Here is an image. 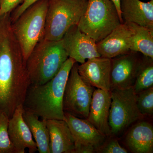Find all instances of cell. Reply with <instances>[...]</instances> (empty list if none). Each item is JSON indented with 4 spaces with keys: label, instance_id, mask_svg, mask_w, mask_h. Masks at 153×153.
Instances as JSON below:
<instances>
[{
    "label": "cell",
    "instance_id": "ffe728a7",
    "mask_svg": "<svg viewBox=\"0 0 153 153\" xmlns=\"http://www.w3.org/2000/svg\"><path fill=\"white\" fill-rule=\"evenodd\" d=\"M126 23L132 31L130 50L153 59V30L132 23Z\"/></svg>",
    "mask_w": 153,
    "mask_h": 153
},
{
    "label": "cell",
    "instance_id": "484cf974",
    "mask_svg": "<svg viewBox=\"0 0 153 153\" xmlns=\"http://www.w3.org/2000/svg\"><path fill=\"white\" fill-rule=\"evenodd\" d=\"M38 1L39 0H25L21 5L13 11V13L11 15L10 13L11 22L13 23L16 21L28 7Z\"/></svg>",
    "mask_w": 153,
    "mask_h": 153
},
{
    "label": "cell",
    "instance_id": "5bb4252c",
    "mask_svg": "<svg viewBox=\"0 0 153 153\" xmlns=\"http://www.w3.org/2000/svg\"><path fill=\"white\" fill-rule=\"evenodd\" d=\"M64 120L68 124L75 140V147L85 146L97 151L106 137L98 131L86 119L80 118L64 112Z\"/></svg>",
    "mask_w": 153,
    "mask_h": 153
},
{
    "label": "cell",
    "instance_id": "6da1fadb",
    "mask_svg": "<svg viewBox=\"0 0 153 153\" xmlns=\"http://www.w3.org/2000/svg\"><path fill=\"white\" fill-rule=\"evenodd\" d=\"M10 13L0 18V114L10 118L23 105L30 81L12 29Z\"/></svg>",
    "mask_w": 153,
    "mask_h": 153
},
{
    "label": "cell",
    "instance_id": "ba28073f",
    "mask_svg": "<svg viewBox=\"0 0 153 153\" xmlns=\"http://www.w3.org/2000/svg\"><path fill=\"white\" fill-rule=\"evenodd\" d=\"M78 65L76 62L74 63L67 79L63 97V110L64 112L86 119L95 89L81 78Z\"/></svg>",
    "mask_w": 153,
    "mask_h": 153
},
{
    "label": "cell",
    "instance_id": "4316f807",
    "mask_svg": "<svg viewBox=\"0 0 153 153\" xmlns=\"http://www.w3.org/2000/svg\"><path fill=\"white\" fill-rule=\"evenodd\" d=\"M114 4L115 5L117 9L118 13L119 15L121 21L122 23H123L121 15V12L120 10V0H111Z\"/></svg>",
    "mask_w": 153,
    "mask_h": 153
},
{
    "label": "cell",
    "instance_id": "d6986e66",
    "mask_svg": "<svg viewBox=\"0 0 153 153\" xmlns=\"http://www.w3.org/2000/svg\"><path fill=\"white\" fill-rule=\"evenodd\" d=\"M23 117L27 124L37 145L39 153H50L49 135L46 120L39 119L31 111L24 109Z\"/></svg>",
    "mask_w": 153,
    "mask_h": 153
},
{
    "label": "cell",
    "instance_id": "603a6c76",
    "mask_svg": "<svg viewBox=\"0 0 153 153\" xmlns=\"http://www.w3.org/2000/svg\"><path fill=\"white\" fill-rule=\"evenodd\" d=\"M137 104L140 113L143 116L153 114V87L136 94Z\"/></svg>",
    "mask_w": 153,
    "mask_h": 153
},
{
    "label": "cell",
    "instance_id": "4fadbf2b",
    "mask_svg": "<svg viewBox=\"0 0 153 153\" xmlns=\"http://www.w3.org/2000/svg\"><path fill=\"white\" fill-rule=\"evenodd\" d=\"M23 112V105H21L9 118V137L16 153H25L26 149H28L30 153H35L38 151L37 145L24 120Z\"/></svg>",
    "mask_w": 153,
    "mask_h": 153
},
{
    "label": "cell",
    "instance_id": "3957f363",
    "mask_svg": "<svg viewBox=\"0 0 153 153\" xmlns=\"http://www.w3.org/2000/svg\"><path fill=\"white\" fill-rule=\"evenodd\" d=\"M68 58L62 40H41L26 61L30 84L42 85L48 82L57 74Z\"/></svg>",
    "mask_w": 153,
    "mask_h": 153
},
{
    "label": "cell",
    "instance_id": "8992f818",
    "mask_svg": "<svg viewBox=\"0 0 153 153\" xmlns=\"http://www.w3.org/2000/svg\"><path fill=\"white\" fill-rule=\"evenodd\" d=\"M87 3L88 0H49L44 39L61 40L69 28L78 25Z\"/></svg>",
    "mask_w": 153,
    "mask_h": 153
},
{
    "label": "cell",
    "instance_id": "7402d4cb",
    "mask_svg": "<svg viewBox=\"0 0 153 153\" xmlns=\"http://www.w3.org/2000/svg\"><path fill=\"white\" fill-rule=\"evenodd\" d=\"M9 118L4 114H0V153H16L9 137Z\"/></svg>",
    "mask_w": 153,
    "mask_h": 153
},
{
    "label": "cell",
    "instance_id": "8fae6325",
    "mask_svg": "<svg viewBox=\"0 0 153 153\" xmlns=\"http://www.w3.org/2000/svg\"><path fill=\"white\" fill-rule=\"evenodd\" d=\"M111 60L102 57L88 59L77 66L78 73L84 81L93 87L111 90Z\"/></svg>",
    "mask_w": 153,
    "mask_h": 153
},
{
    "label": "cell",
    "instance_id": "e0dca14e",
    "mask_svg": "<svg viewBox=\"0 0 153 153\" xmlns=\"http://www.w3.org/2000/svg\"><path fill=\"white\" fill-rule=\"evenodd\" d=\"M50 153H74L75 140L65 120H46Z\"/></svg>",
    "mask_w": 153,
    "mask_h": 153
},
{
    "label": "cell",
    "instance_id": "d4e9b609",
    "mask_svg": "<svg viewBox=\"0 0 153 153\" xmlns=\"http://www.w3.org/2000/svg\"><path fill=\"white\" fill-rule=\"evenodd\" d=\"M25 0H0V18L6 14L11 13Z\"/></svg>",
    "mask_w": 153,
    "mask_h": 153
},
{
    "label": "cell",
    "instance_id": "44dd1931",
    "mask_svg": "<svg viewBox=\"0 0 153 153\" xmlns=\"http://www.w3.org/2000/svg\"><path fill=\"white\" fill-rule=\"evenodd\" d=\"M153 87V59L143 55L133 88L136 94Z\"/></svg>",
    "mask_w": 153,
    "mask_h": 153
},
{
    "label": "cell",
    "instance_id": "7c38bea8",
    "mask_svg": "<svg viewBox=\"0 0 153 153\" xmlns=\"http://www.w3.org/2000/svg\"><path fill=\"white\" fill-rule=\"evenodd\" d=\"M131 28L123 23L115 28L104 39L97 43V49L100 56L111 58L131 52Z\"/></svg>",
    "mask_w": 153,
    "mask_h": 153
},
{
    "label": "cell",
    "instance_id": "5b68a950",
    "mask_svg": "<svg viewBox=\"0 0 153 153\" xmlns=\"http://www.w3.org/2000/svg\"><path fill=\"white\" fill-rule=\"evenodd\" d=\"M123 24L111 0H88L87 7L77 26L96 43Z\"/></svg>",
    "mask_w": 153,
    "mask_h": 153
},
{
    "label": "cell",
    "instance_id": "9a60e30c",
    "mask_svg": "<svg viewBox=\"0 0 153 153\" xmlns=\"http://www.w3.org/2000/svg\"><path fill=\"white\" fill-rule=\"evenodd\" d=\"M110 91L97 88L92 95L87 120L105 137L111 135L108 123L111 103Z\"/></svg>",
    "mask_w": 153,
    "mask_h": 153
},
{
    "label": "cell",
    "instance_id": "30bf717a",
    "mask_svg": "<svg viewBox=\"0 0 153 153\" xmlns=\"http://www.w3.org/2000/svg\"><path fill=\"white\" fill-rule=\"evenodd\" d=\"M61 40L68 57L76 63L82 64L88 59L101 57L96 41L79 30L77 25L69 28Z\"/></svg>",
    "mask_w": 153,
    "mask_h": 153
},
{
    "label": "cell",
    "instance_id": "7a4b0ae2",
    "mask_svg": "<svg viewBox=\"0 0 153 153\" xmlns=\"http://www.w3.org/2000/svg\"><path fill=\"white\" fill-rule=\"evenodd\" d=\"M76 61L68 57L57 74L44 84H30L23 107L42 119L64 120L63 100L64 91L72 66Z\"/></svg>",
    "mask_w": 153,
    "mask_h": 153
},
{
    "label": "cell",
    "instance_id": "cb8c5ba5",
    "mask_svg": "<svg viewBox=\"0 0 153 153\" xmlns=\"http://www.w3.org/2000/svg\"><path fill=\"white\" fill-rule=\"evenodd\" d=\"M96 152L102 153H127L128 151L120 144L118 141L112 139L104 142L97 149Z\"/></svg>",
    "mask_w": 153,
    "mask_h": 153
},
{
    "label": "cell",
    "instance_id": "ac0fdd59",
    "mask_svg": "<svg viewBox=\"0 0 153 153\" xmlns=\"http://www.w3.org/2000/svg\"><path fill=\"white\" fill-rule=\"evenodd\" d=\"M129 149L134 153L153 152V127L147 121H140L130 130L126 138Z\"/></svg>",
    "mask_w": 153,
    "mask_h": 153
},
{
    "label": "cell",
    "instance_id": "2e32d148",
    "mask_svg": "<svg viewBox=\"0 0 153 153\" xmlns=\"http://www.w3.org/2000/svg\"><path fill=\"white\" fill-rule=\"evenodd\" d=\"M123 23H132L153 30V0H120Z\"/></svg>",
    "mask_w": 153,
    "mask_h": 153
},
{
    "label": "cell",
    "instance_id": "52a82bcc",
    "mask_svg": "<svg viewBox=\"0 0 153 153\" xmlns=\"http://www.w3.org/2000/svg\"><path fill=\"white\" fill-rule=\"evenodd\" d=\"M110 91L111 100L108 123L111 135H117L144 116L137 106V95L133 87Z\"/></svg>",
    "mask_w": 153,
    "mask_h": 153
},
{
    "label": "cell",
    "instance_id": "9c48e42d",
    "mask_svg": "<svg viewBox=\"0 0 153 153\" xmlns=\"http://www.w3.org/2000/svg\"><path fill=\"white\" fill-rule=\"evenodd\" d=\"M142 57L139 52L131 51L111 59V90L133 87Z\"/></svg>",
    "mask_w": 153,
    "mask_h": 153
},
{
    "label": "cell",
    "instance_id": "277c9868",
    "mask_svg": "<svg viewBox=\"0 0 153 153\" xmlns=\"http://www.w3.org/2000/svg\"><path fill=\"white\" fill-rule=\"evenodd\" d=\"M49 0H39L12 23L14 36L25 61L38 42L44 39L45 22Z\"/></svg>",
    "mask_w": 153,
    "mask_h": 153
}]
</instances>
